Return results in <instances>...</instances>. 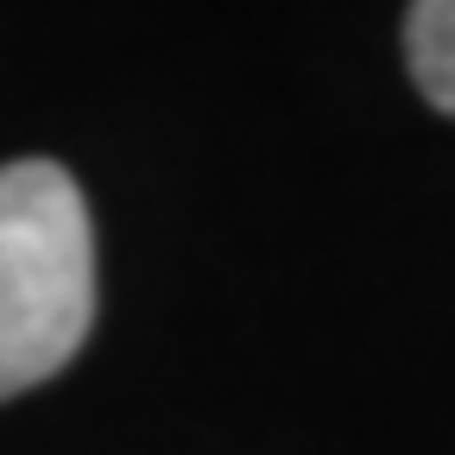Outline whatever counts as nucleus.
<instances>
[{"mask_svg": "<svg viewBox=\"0 0 455 455\" xmlns=\"http://www.w3.org/2000/svg\"><path fill=\"white\" fill-rule=\"evenodd\" d=\"M95 323V228L51 158L0 164V398L64 373Z\"/></svg>", "mask_w": 455, "mask_h": 455, "instance_id": "obj_1", "label": "nucleus"}, {"mask_svg": "<svg viewBox=\"0 0 455 455\" xmlns=\"http://www.w3.org/2000/svg\"><path fill=\"white\" fill-rule=\"evenodd\" d=\"M405 64L436 114H455V0H418L405 13Z\"/></svg>", "mask_w": 455, "mask_h": 455, "instance_id": "obj_2", "label": "nucleus"}]
</instances>
